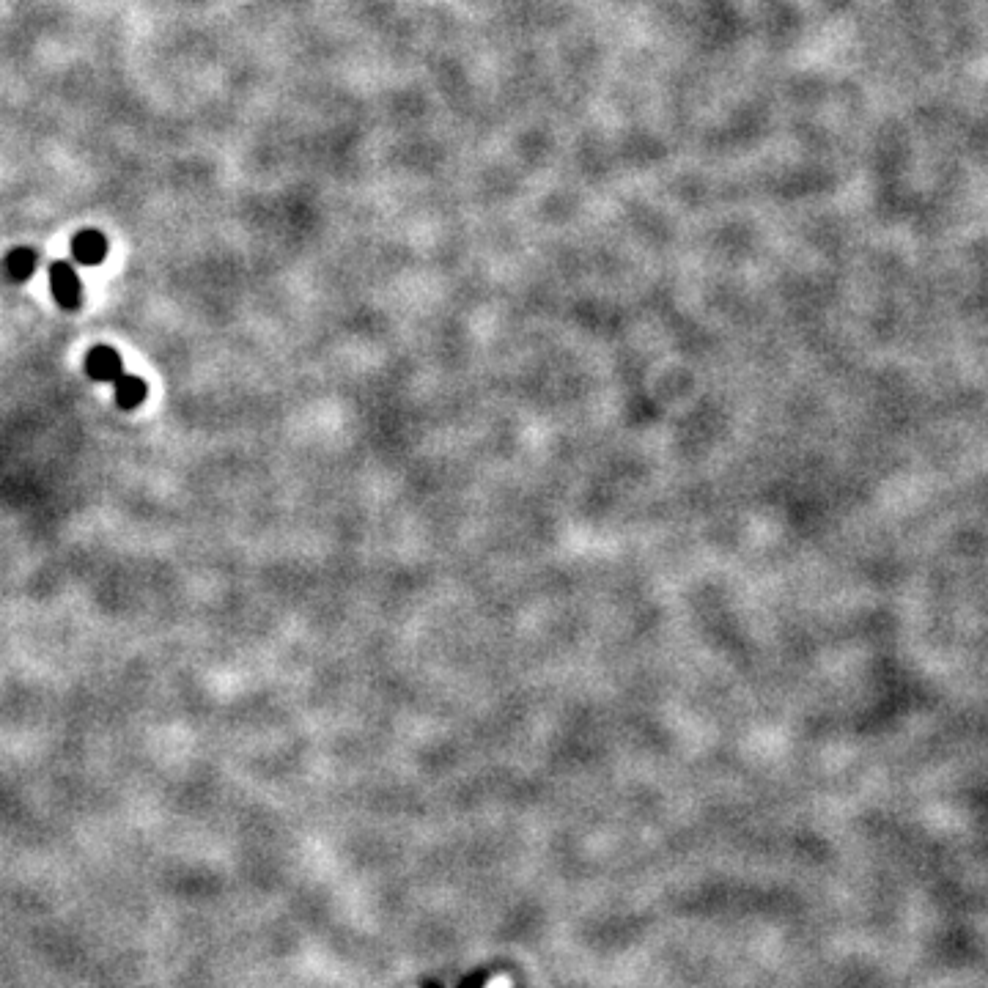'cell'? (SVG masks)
Masks as SVG:
<instances>
[{
	"instance_id": "cell-5",
	"label": "cell",
	"mask_w": 988,
	"mask_h": 988,
	"mask_svg": "<svg viewBox=\"0 0 988 988\" xmlns=\"http://www.w3.org/2000/svg\"><path fill=\"white\" fill-rule=\"evenodd\" d=\"M3 264H6L9 278L22 283V280H28L33 272H36V267H39V256H36V250H31V247H14Z\"/></svg>"
},
{
	"instance_id": "cell-2",
	"label": "cell",
	"mask_w": 988,
	"mask_h": 988,
	"mask_svg": "<svg viewBox=\"0 0 988 988\" xmlns=\"http://www.w3.org/2000/svg\"><path fill=\"white\" fill-rule=\"evenodd\" d=\"M108 250V237L102 231H94V228H86V231L72 237V258L83 267H99L108 258Z\"/></svg>"
},
{
	"instance_id": "cell-4",
	"label": "cell",
	"mask_w": 988,
	"mask_h": 988,
	"mask_svg": "<svg viewBox=\"0 0 988 988\" xmlns=\"http://www.w3.org/2000/svg\"><path fill=\"white\" fill-rule=\"evenodd\" d=\"M113 390H116V401H119V407H124V409L140 407V404L146 401V396H149V387H146V382H143L140 376H132V374H121L119 379L113 382Z\"/></svg>"
},
{
	"instance_id": "cell-6",
	"label": "cell",
	"mask_w": 988,
	"mask_h": 988,
	"mask_svg": "<svg viewBox=\"0 0 988 988\" xmlns=\"http://www.w3.org/2000/svg\"><path fill=\"white\" fill-rule=\"evenodd\" d=\"M486 988H511V980H508V978H494L492 983H489V986H486Z\"/></svg>"
},
{
	"instance_id": "cell-3",
	"label": "cell",
	"mask_w": 988,
	"mask_h": 988,
	"mask_svg": "<svg viewBox=\"0 0 988 988\" xmlns=\"http://www.w3.org/2000/svg\"><path fill=\"white\" fill-rule=\"evenodd\" d=\"M86 371L97 382H116L124 374V363L113 346H94L86 357Z\"/></svg>"
},
{
	"instance_id": "cell-1",
	"label": "cell",
	"mask_w": 988,
	"mask_h": 988,
	"mask_svg": "<svg viewBox=\"0 0 988 988\" xmlns=\"http://www.w3.org/2000/svg\"><path fill=\"white\" fill-rule=\"evenodd\" d=\"M50 289H53L55 302L64 308V311H77L80 302H83V283L77 278L75 267L69 261H53L50 264Z\"/></svg>"
}]
</instances>
